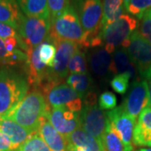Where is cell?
<instances>
[{"instance_id":"6da1fadb","label":"cell","mask_w":151,"mask_h":151,"mask_svg":"<svg viewBox=\"0 0 151 151\" xmlns=\"http://www.w3.org/2000/svg\"><path fill=\"white\" fill-rule=\"evenodd\" d=\"M50 110V106L43 94L39 91H33L24 97L5 119L13 120L35 134L38 133L42 121L47 119Z\"/></svg>"},{"instance_id":"7a4b0ae2","label":"cell","mask_w":151,"mask_h":151,"mask_svg":"<svg viewBox=\"0 0 151 151\" xmlns=\"http://www.w3.org/2000/svg\"><path fill=\"white\" fill-rule=\"evenodd\" d=\"M29 82L16 70L4 67L0 69V119L8 114L27 95Z\"/></svg>"},{"instance_id":"3957f363","label":"cell","mask_w":151,"mask_h":151,"mask_svg":"<svg viewBox=\"0 0 151 151\" xmlns=\"http://www.w3.org/2000/svg\"><path fill=\"white\" fill-rule=\"evenodd\" d=\"M50 30L48 38L53 42L70 41L76 43L81 48H88L87 36L81 26L79 16L73 6L50 21Z\"/></svg>"},{"instance_id":"277c9868","label":"cell","mask_w":151,"mask_h":151,"mask_svg":"<svg viewBox=\"0 0 151 151\" xmlns=\"http://www.w3.org/2000/svg\"><path fill=\"white\" fill-rule=\"evenodd\" d=\"M50 19L23 15L18 28L19 47L24 52L38 47L48 38Z\"/></svg>"},{"instance_id":"5b68a950","label":"cell","mask_w":151,"mask_h":151,"mask_svg":"<svg viewBox=\"0 0 151 151\" xmlns=\"http://www.w3.org/2000/svg\"><path fill=\"white\" fill-rule=\"evenodd\" d=\"M139 26V22L134 17L129 14H124L109 25L103 27L101 36L105 50L109 54L114 53L118 47L124 45L129 40L132 34L135 32Z\"/></svg>"},{"instance_id":"8992f818","label":"cell","mask_w":151,"mask_h":151,"mask_svg":"<svg viewBox=\"0 0 151 151\" xmlns=\"http://www.w3.org/2000/svg\"><path fill=\"white\" fill-rule=\"evenodd\" d=\"M74 9L86 34L87 46L90 47L91 41L100 35L103 29V3L101 0H81Z\"/></svg>"},{"instance_id":"52a82bcc","label":"cell","mask_w":151,"mask_h":151,"mask_svg":"<svg viewBox=\"0 0 151 151\" xmlns=\"http://www.w3.org/2000/svg\"><path fill=\"white\" fill-rule=\"evenodd\" d=\"M126 50L142 80H150L151 78V45L142 37L138 29L130 36L129 45Z\"/></svg>"},{"instance_id":"ba28073f","label":"cell","mask_w":151,"mask_h":151,"mask_svg":"<svg viewBox=\"0 0 151 151\" xmlns=\"http://www.w3.org/2000/svg\"><path fill=\"white\" fill-rule=\"evenodd\" d=\"M80 124L81 129L102 142L109 125L108 113L97 104H84L80 113Z\"/></svg>"},{"instance_id":"9c48e42d","label":"cell","mask_w":151,"mask_h":151,"mask_svg":"<svg viewBox=\"0 0 151 151\" xmlns=\"http://www.w3.org/2000/svg\"><path fill=\"white\" fill-rule=\"evenodd\" d=\"M49 106L64 108L75 113L81 112L82 98L68 84H59L45 92Z\"/></svg>"},{"instance_id":"30bf717a","label":"cell","mask_w":151,"mask_h":151,"mask_svg":"<svg viewBox=\"0 0 151 151\" xmlns=\"http://www.w3.org/2000/svg\"><path fill=\"white\" fill-rule=\"evenodd\" d=\"M149 83L146 80H135L131 84L127 97L121 105L124 110L136 119L149 106Z\"/></svg>"},{"instance_id":"8fae6325","label":"cell","mask_w":151,"mask_h":151,"mask_svg":"<svg viewBox=\"0 0 151 151\" xmlns=\"http://www.w3.org/2000/svg\"><path fill=\"white\" fill-rule=\"evenodd\" d=\"M55 44L56 45V54L53 66L50 68L49 79L60 84V81L68 75L69 62L73 55L80 50V46L70 41H58Z\"/></svg>"},{"instance_id":"7c38bea8","label":"cell","mask_w":151,"mask_h":151,"mask_svg":"<svg viewBox=\"0 0 151 151\" xmlns=\"http://www.w3.org/2000/svg\"><path fill=\"white\" fill-rule=\"evenodd\" d=\"M46 118L55 129L65 138L81 128L80 114L66 108H52L50 110Z\"/></svg>"},{"instance_id":"4fadbf2b","label":"cell","mask_w":151,"mask_h":151,"mask_svg":"<svg viewBox=\"0 0 151 151\" xmlns=\"http://www.w3.org/2000/svg\"><path fill=\"white\" fill-rule=\"evenodd\" d=\"M108 117L111 126L119 134L124 144L134 147L133 140L136 119H133L126 113L122 106L111 110L108 113Z\"/></svg>"},{"instance_id":"5bb4252c","label":"cell","mask_w":151,"mask_h":151,"mask_svg":"<svg viewBox=\"0 0 151 151\" xmlns=\"http://www.w3.org/2000/svg\"><path fill=\"white\" fill-rule=\"evenodd\" d=\"M28 60L26 65V79L32 86H42L49 78L50 68L45 65L40 59L39 46L26 52Z\"/></svg>"},{"instance_id":"9a60e30c","label":"cell","mask_w":151,"mask_h":151,"mask_svg":"<svg viewBox=\"0 0 151 151\" xmlns=\"http://www.w3.org/2000/svg\"><path fill=\"white\" fill-rule=\"evenodd\" d=\"M66 139L68 143V150L105 151L101 141L91 136L81 128L71 133Z\"/></svg>"},{"instance_id":"2e32d148","label":"cell","mask_w":151,"mask_h":151,"mask_svg":"<svg viewBox=\"0 0 151 151\" xmlns=\"http://www.w3.org/2000/svg\"><path fill=\"white\" fill-rule=\"evenodd\" d=\"M38 134L43 139L50 151H68L66 138L60 134L47 119H44L40 124Z\"/></svg>"},{"instance_id":"e0dca14e","label":"cell","mask_w":151,"mask_h":151,"mask_svg":"<svg viewBox=\"0 0 151 151\" xmlns=\"http://www.w3.org/2000/svg\"><path fill=\"white\" fill-rule=\"evenodd\" d=\"M0 131L9 138L14 151L35 134L14 121L7 119H0Z\"/></svg>"},{"instance_id":"ac0fdd59","label":"cell","mask_w":151,"mask_h":151,"mask_svg":"<svg viewBox=\"0 0 151 151\" xmlns=\"http://www.w3.org/2000/svg\"><path fill=\"white\" fill-rule=\"evenodd\" d=\"M133 142L135 145L151 148V107H147L139 116Z\"/></svg>"},{"instance_id":"d6986e66","label":"cell","mask_w":151,"mask_h":151,"mask_svg":"<svg viewBox=\"0 0 151 151\" xmlns=\"http://www.w3.org/2000/svg\"><path fill=\"white\" fill-rule=\"evenodd\" d=\"M109 70L116 75L125 74L130 79L136 78L138 73L135 65L130 60L127 50L124 49H117L115 50Z\"/></svg>"},{"instance_id":"ffe728a7","label":"cell","mask_w":151,"mask_h":151,"mask_svg":"<svg viewBox=\"0 0 151 151\" xmlns=\"http://www.w3.org/2000/svg\"><path fill=\"white\" fill-rule=\"evenodd\" d=\"M23 15L17 0H0V23L18 29Z\"/></svg>"},{"instance_id":"44dd1931","label":"cell","mask_w":151,"mask_h":151,"mask_svg":"<svg viewBox=\"0 0 151 151\" xmlns=\"http://www.w3.org/2000/svg\"><path fill=\"white\" fill-rule=\"evenodd\" d=\"M17 2L25 16L50 19L47 0H17Z\"/></svg>"},{"instance_id":"7402d4cb","label":"cell","mask_w":151,"mask_h":151,"mask_svg":"<svg viewBox=\"0 0 151 151\" xmlns=\"http://www.w3.org/2000/svg\"><path fill=\"white\" fill-rule=\"evenodd\" d=\"M103 28L109 25L124 14H126L124 0H103Z\"/></svg>"},{"instance_id":"603a6c76","label":"cell","mask_w":151,"mask_h":151,"mask_svg":"<svg viewBox=\"0 0 151 151\" xmlns=\"http://www.w3.org/2000/svg\"><path fill=\"white\" fill-rule=\"evenodd\" d=\"M111 62V55L105 48H98L92 53L91 56L92 70L98 76L106 75L110 69Z\"/></svg>"},{"instance_id":"cb8c5ba5","label":"cell","mask_w":151,"mask_h":151,"mask_svg":"<svg viewBox=\"0 0 151 151\" xmlns=\"http://www.w3.org/2000/svg\"><path fill=\"white\" fill-rule=\"evenodd\" d=\"M102 143L105 151H133L134 150V147H130L124 144L110 123L103 135Z\"/></svg>"},{"instance_id":"d4e9b609","label":"cell","mask_w":151,"mask_h":151,"mask_svg":"<svg viewBox=\"0 0 151 151\" xmlns=\"http://www.w3.org/2000/svg\"><path fill=\"white\" fill-rule=\"evenodd\" d=\"M91 83H92L91 76L87 73L70 74L66 79V84L71 86L82 99L87 94Z\"/></svg>"},{"instance_id":"484cf974","label":"cell","mask_w":151,"mask_h":151,"mask_svg":"<svg viewBox=\"0 0 151 151\" xmlns=\"http://www.w3.org/2000/svg\"><path fill=\"white\" fill-rule=\"evenodd\" d=\"M124 4L126 12L137 19L151 10V0H124Z\"/></svg>"},{"instance_id":"4316f807","label":"cell","mask_w":151,"mask_h":151,"mask_svg":"<svg viewBox=\"0 0 151 151\" xmlns=\"http://www.w3.org/2000/svg\"><path fill=\"white\" fill-rule=\"evenodd\" d=\"M55 54H56V45L49 38H47L41 45H39L40 59L49 68H51L53 66Z\"/></svg>"},{"instance_id":"83f0119b","label":"cell","mask_w":151,"mask_h":151,"mask_svg":"<svg viewBox=\"0 0 151 151\" xmlns=\"http://www.w3.org/2000/svg\"><path fill=\"white\" fill-rule=\"evenodd\" d=\"M68 70L70 74H84L86 73V61L85 53L81 50H77L71 57Z\"/></svg>"},{"instance_id":"f1b7e54d","label":"cell","mask_w":151,"mask_h":151,"mask_svg":"<svg viewBox=\"0 0 151 151\" xmlns=\"http://www.w3.org/2000/svg\"><path fill=\"white\" fill-rule=\"evenodd\" d=\"M15 151H50L43 139L36 133Z\"/></svg>"},{"instance_id":"f546056e","label":"cell","mask_w":151,"mask_h":151,"mask_svg":"<svg viewBox=\"0 0 151 151\" xmlns=\"http://www.w3.org/2000/svg\"><path fill=\"white\" fill-rule=\"evenodd\" d=\"M50 21L61 15L70 6V0H47Z\"/></svg>"},{"instance_id":"4dcf8cb0","label":"cell","mask_w":151,"mask_h":151,"mask_svg":"<svg viewBox=\"0 0 151 151\" xmlns=\"http://www.w3.org/2000/svg\"><path fill=\"white\" fill-rule=\"evenodd\" d=\"M130 78L125 74H118L111 81V86L113 90L119 94H125L129 88Z\"/></svg>"},{"instance_id":"1f68e13d","label":"cell","mask_w":151,"mask_h":151,"mask_svg":"<svg viewBox=\"0 0 151 151\" xmlns=\"http://www.w3.org/2000/svg\"><path fill=\"white\" fill-rule=\"evenodd\" d=\"M138 31L151 45V10L147 12L140 19Z\"/></svg>"},{"instance_id":"d6a6232c","label":"cell","mask_w":151,"mask_h":151,"mask_svg":"<svg viewBox=\"0 0 151 151\" xmlns=\"http://www.w3.org/2000/svg\"><path fill=\"white\" fill-rule=\"evenodd\" d=\"M98 104L103 110H113L117 105V97L113 92H103L98 98Z\"/></svg>"},{"instance_id":"836d02e7","label":"cell","mask_w":151,"mask_h":151,"mask_svg":"<svg viewBox=\"0 0 151 151\" xmlns=\"http://www.w3.org/2000/svg\"><path fill=\"white\" fill-rule=\"evenodd\" d=\"M18 37H19V34L14 28L4 23H0V38L3 40H5L9 38Z\"/></svg>"},{"instance_id":"e575fe53","label":"cell","mask_w":151,"mask_h":151,"mask_svg":"<svg viewBox=\"0 0 151 151\" xmlns=\"http://www.w3.org/2000/svg\"><path fill=\"white\" fill-rule=\"evenodd\" d=\"M0 151H14L10 140L0 131Z\"/></svg>"},{"instance_id":"d590c367","label":"cell","mask_w":151,"mask_h":151,"mask_svg":"<svg viewBox=\"0 0 151 151\" xmlns=\"http://www.w3.org/2000/svg\"><path fill=\"white\" fill-rule=\"evenodd\" d=\"M4 41L5 47L8 50V52L11 54L12 52H14L16 49L19 47V41H18V38H9L7 39Z\"/></svg>"},{"instance_id":"8d00e7d4","label":"cell","mask_w":151,"mask_h":151,"mask_svg":"<svg viewBox=\"0 0 151 151\" xmlns=\"http://www.w3.org/2000/svg\"><path fill=\"white\" fill-rule=\"evenodd\" d=\"M9 55L10 54L6 49L4 41L0 38V65H6V61Z\"/></svg>"},{"instance_id":"74e56055","label":"cell","mask_w":151,"mask_h":151,"mask_svg":"<svg viewBox=\"0 0 151 151\" xmlns=\"http://www.w3.org/2000/svg\"><path fill=\"white\" fill-rule=\"evenodd\" d=\"M149 93H150V101H149L148 107H151V78L150 79V82H149Z\"/></svg>"},{"instance_id":"f35d334b","label":"cell","mask_w":151,"mask_h":151,"mask_svg":"<svg viewBox=\"0 0 151 151\" xmlns=\"http://www.w3.org/2000/svg\"><path fill=\"white\" fill-rule=\"evenodd\" d=\"M137 151H151V148H143V149H139Z\"/></svg>"},{"instance_id":"ab89813d","label":"cell","mask_w":151,"mask_h":151,"mask_svg":"<svg viewBox=\"0 0 151 151\" xmlns=\"http://www.w3.org/2000/svg\"><path fill=\"white\" fill-rule=\"evenodd\" d=\"M71 1H72V3H73V7H74V6L76 5V4H77L80 1H81V0H71Z\"/></svg>"},{"instance_id":"60d3db41","label":"cell","mask_w":151,"mask_h":151,"mask_svg":"<svg viewBox=\"0 0 151 151\" xmlns=\"http://www.w3.org/2000/svg\"><path fill=\"white\" fill-rule=\"evenodd\" d=\"M68 151H78V150H69Z\"/></svg>"}]
</instances>
